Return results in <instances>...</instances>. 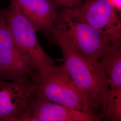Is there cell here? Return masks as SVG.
I'll return each mask as SVG.
<instances>
[{"label":"cell","instance_id":"6da1fadb","mask_svg":"<svg viewBox=\"0 0 121 121\" xmlns=\"http://www.w3.org/2000/svg\"><path fill=\"white\" fill-rule=\"evenodd\" d=\"M53 37L57 43H63L88 60L98 62L115 44L106 35L96 30L65 8L57 13Z\"/></svg>","mask_w":121,"mask_h":121},{"label":"cell","instance_id":"7a4b0ae2","mask_svg":"<svg viewBox=\"0 0 121 121\" xmlns=\"http://www.w3.org/2000/svg\"><path fill=\"white\" fill-rule=\"evenodd\" d=\"M57 43L62 52L63 65L74 85L89 98L96 108H100L102 115L111 89L99 61L92 62L64 44Z\"/></svg>","mask_w":121,"mask_h":121},{"label":"cell","instance_id":"3957f363","mask_svg":"<svg viewBox=\"0 0 121 121\" xmlns=\"http://www.w3.org/2000/svg\"><path fill=\"white\" fill-rule=\"evenodd\" d=\"M1 12L15 43L29 56L40 76L56 70L58 66L44 51L38 42L36 31L17 6L10 1V5Z\"/></svg>","mask_w":121,"mask_h":121},{"label":"cell","instance_id":"277c9868","mask_svg":"<svg viewBox=\"0 0 121 121\" xmlns=\"http://www.w3.org/2000/svg\"><path fill=\"white\" fill-rule=\"evenodd\" d=\"M39 74L34 63L15 43L7 22L0 12V78L35 83Z\"/></svg>","mask_w":121,"mask_h":121},{"label":"cell","instance_id":"5b68a950","mask_svg":"<svg viewBox=\"0 0 121 121\" xmlns=\"http://www.w3.org/2000/svg\"><path fill=\"white\" fill-rule=\"evenodd\" d=\"M35 92L50 101L84 112L96 108L89 98L74 85L64 65L53 72L39 76L34 83Z\"/></svg>","mask_w":121,"mask_h":121},{"label":"cell","instance_id":"8992f818","mask_svg":"<svg viewBox=\"0 0 121 121\" xmlns=\"http://www.w3.org/2000/svg\"><path fill=\"white\" fill-rule=\"evenodd\" d=\"M71 9L78 17L114 42H121L120 15L108 0H89Z\"/></svg>","mask_w":121,"mask_h":121},{"label":"cell","instance_id":"52a82bcc","mask_svg":"<svg viewBox=\"0 0 121 121\" xmlns=\"http://www.w3.org/2000/svg\"><path fill=\"white\" fill-rule=\"evenodd\" d=\"M101 117L53 102L34 91L18 121H94Z\"/></svg>","mask_w":121,"mask_h":121},{"label":"cell","instance_id":"ba28073f","mask_svg":"<svg viewBox=\"0 0 121 121\" xmlns=\"http://www.w3.org/2000/svg\"><path fill=\"white\" fill-rule=\"evenodd\" d=\"M34 90V83L0 78V121H18Z\"/></svg>","mask_w":121,"mask_h":121},{"label":"cell","instance_id":"9c48e42d","mask_svg":"<svg viewBox=\"0 0 121 121\" xmlns=\"http://www.w3.org/2000/svg\"><path fill=\"white\" fill-rule=\"evenodd\" d=\"M30 22L36 31L53 36L57 13L52 0H10Z\"/></svg>","mask_w":121,"mask_h":121},{"label":"cell","instance_id":"30bf717a","mask_svg":"<svg viewBox=\"0 0 121 121\" xmlns=\"http://www.w3.org/2000/svg\"><path fill=\"white\" fill-rule=\"evenodd\" d=\"M111 89H121V44H115L99 60Z\"/></svg>","mask_w":121,"mask_h":121},{"label":"cell","instance_id":"8fae6325","mask_svg":"<svg viewBox=\"0 0 121 121\" xmlns=\"http://www.w3.org/2000/svg\"><path fill=\"white\" fill-rule=\"evenodd\" d=\"M102 117L112 121H121V89H111L108 104Z\"/></svg>","mask_w":121,"mask_h":121},{"label":"cell","instance_id":"7c38bea8","mask_svg":"<svg viewBox=\"0 0 121 121\" xmlns=\"http://www.w3.org/2000/svg\"><path fill=\"white\" fill-rule=\"evenodd\" d=\"M54 3H57L66 8L73 9L79 6L83 0H52Z\"/></svg>","mask_w":121,"mask_h":121},{"label":"cell","instance_id":"4fadbf2b","mask_svg":"<svg viewBox=\"0 0 121 121\" xmlns=\"http://www.w3.org/2000/svg\"><path fill=\"white\" fill-rule=\"evenodd\" d=\"M114 8L119 12L121 11V0H108Z\"/></svg>","mask_w":121,"mask_h":121}]
</instances>
